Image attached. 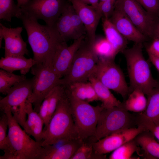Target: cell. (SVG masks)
<instances>
[{"label": "cell", "mask_w": 159, "mask_h": 159, "mask_svg": "<svg viewBox=\"0 0 159 159\" xmlns=\"http://www.w3.org/2000/svg\"><path fill=\"white\" fill-rule=\"evenodd\" d=\"M27 34L28 42L33 53L36 64H52L59 45L64 41L55 25H43L38 20L23 13L20 19Z\"/></svg>", "instance_id": "obj_1"}, {"label": "cell", "mask_w": 159, "mask_h": 159, "mask_svg": "<svg viewBox=\"0 0 159 159\" xmlns=\"http://www.w3.org/2000/svg\"><path fill=\"white\" fill-rule=\"evenodd\" d=\"M80 139L66 91L59 101L47 127L44 128L42 145H52L63 140Z\"/></svg>", "instance_id": "obj_2"}, {"label": "cell", "mask_w": 159, "mask_h": 159, "mask_svg": "<svg viewBox=\"0 0 159 159\" xmlns=\"http://www.w3.org/2000/svg\"><path fill=\"white\" fill-rule=\"evenodd\" d=\"M142 43H135L122 52L126 59L130 85L148 95L158 81L153 77L149 65L142 52Z\"/></svg>", "instance_id": "obj_3"}, {"label": "cell", "mask_w": 159, "mask_h": 159, "mask_svg": "<svg viewBox=\"0 0 159 159\" xmlns=\"http://www.w3.org/2000/svg\"><path fill=\"white\" fill-rule=\"evenodd\" d=\"M92 44L85 37L76 52L71 65L60 83L66 87L76 82H87L93 74L98 58Z\"/></svg>", "instance_id": "obj_4"}, {"label": "cell", "mask_w": 159, "mask_h": 159, "mask_svg": "<svg viewBox=\"0 0 159 159\" xmlns=\"http://www.w3.org/2000/svg\"><path fill=\"white\" fill-rule=\"evenodd\" d=\"M74 122L80 139L94 138L100 113L101 105L93 106L72 95L66 88Z\"/></svg>", "instance_id": "obj_5"}, {"label": "cell", "mask_w": 159, "mask_h": 159, "mask_svg": "<svg viewBox=\"0 0 159 159\" xmlns=\"http://www.w3.org/2000/svg\"><path fill=\"white\" fill-rule=\"evenodd\" d=\"M136 124V117L124 107L122 104L119 106L101 111L96 126L94 137L95 141L112 133L132 127Z\"/></svg>", "instance_id": "obj_6"}, {"label": "cell", "mask_w": 159, "mask_h": 159, "mask_svg": "<svg viewBox=\"0 0 159 159\" xmlns=\"http://www.w3.org/2000/svg\"><path fill=\"white\" fill-rule=\"evenodd\" d=\"M2 112L7 116V136L16 153L17 159H37L42 147V142L34 140L22 130L9 107L5 108Z\"/></svg>", "instance_id": "obj_7"}, {"label": "cell", "mask_w": 159, "mask_h": 159, "mask_svg": "<svg viewBox=\"0 0 159 159\" xmlns=\"http://www.w3.org/2000/svg\"><path fill=\"white\" fill-rule=\"evenodd\" d=\"M34 75L32 80V91L28 100L39 112L44 98L56 86L61 85V79L53 69L52 65L47 63L35 64L31 68Z\"/></svg>", "instance_id": "obj_8"}, {"label": "cell", "mask_w": 159, "mask_h": 159, "mask_svg": "<svg viewBox=\"0 0 159 159\" xmlns=\"http://www.w3.org/2000/svg\"><path fill=\"white\" fill-rule=\"evenodd\" d=\"M70 2L69 0H29L20 7L23 13L53 26Z\"/></svg>", "instance_id": "obj_9"}, {"label": "cell", "mask_w": 159, "mask_h": 159, "mask_svg": "<svg viewBox=\"0 0 159 159\" xmlns=\"http://www.w3.org/2000/svg\"><path fill=\"white\" fill-rule=\"evenodd\" d=\"M92 76L123 98L129 92L123 73L114 60L98 59Z\"/></svg>", "instance_id": "obj_10"}, {"label": "cell", "mask_w": 159, "mask_h": 159, "mask_svg": "<svg viewBox=\"0 0 159 159\" xmlns=\"http://www.w3.org/2000/svg\"><path fill=\"white\" fill-rule=\"evenodd\" d=\"M115 8L122 11L142 33L153 39L157 17L148 13L135 0H116Z\"/></svg>", "instance_id": "obj_11"}, {"label": "cell", "mask_w": 159, "mask_h": 159, "mask_svg": "<svg viewBox=\"0 0 159 159\" xmlns=\"http://www.w3.org/2000/svg\"><path fill=\"white\" fill-rule=\"evenodd\" d=\"M145 130L143 127L138 125L136 128L131 127L112 133L93 143L94 153L102 155L113 151Z\"/></svg>", "instance_id": "obj_12"}, {"label": "cell", "mask_w": 159, "mask_h": 159, "mask_svg": "<svg viewBox=\"0 0 159 159\" xmlns=\"http://www.w3.org/2000/svg\"><path fill=\"white\" fill-rule=\"evenodd\" d=\"M32 91V78L26 79L14 85L9 89L6 96L0 100L1 110L2 111L8 107L13 114L23 110Z\"/></svg>", "instance_id": "obj_13"}, {"label": "cell", "mask_w": 159, "mask_h": 159, "mask_svg": "<svg viewBox=\"0 0 159 159\" xmlns=\"http://www.w3.org/2000/svg\"><path fill=\"white\" fill-rule=\"evenodd\" d=\"M85 35L74 40L73 43L68 46L66 42L61 43L58 46L53 58L52 68L60 78L66 75L72 64L75 54Z\"/></svg>", "instance_id": "obj_14"}, {"label": "cell", "mask_w": 159, "mask_h": 159, "mask_svg": "<svg viewBox=\"0 0 159 159\" xmlns=\"http://www.w3.org/2000/svg\"><path fill=\"white\" fill-rule=\"evenodd\" d=\"M21 26L9 28L0 23V46L2 40L5 42L4 57L24 56L28 54L26 42L23 40L21 33Z\"/></svg>", "instance_id": "obj_15"}, {"label": "cell", "mask_w": 159, "mask_h": 159, "mask_svg": "<svg viewBox=\"0 0 159 159\" xmlns=\"http://www.w3.org/2000/svg\"><path fill=\"white\" fill-rule=\"evenodd\" d=\"M86 29L85 38L92 44L96 37V30L99 21L102 16L100 10L89 6L79 0H70Z\"/></svg>", "instance_id": "obj_16"}, {"label": "cell", "mask_w": 159, "mask_h": 159, "mask_svg": "<svg viewBox=\"0 0 159 159\" xmlns=\"http://www.w3.org/2000/svg\"><path fill=\"white\" fill-rule=\"evenodd\" d=\"M84 142L81 139L62 140L42 147L37 159H71Z\"/></svg>", "instance_id": "obj_17"}, {"label": "cell", "mask_w": 159, "mask_h": 159, "mask_svg": "<svg viewBox=\"0 0 159 159\" xmlns=\"http://www.w3.org/2000/svg\"><path fill=\"white\" fill-rule=\"evenodd\" d=\"M120 33L127 39L135 43H142L148 38L134 25L126 14L121 10L115 8L109 19Z\"/></svg>", "instance_id": "obj_18"}, {"label": "cell", "mask_w": 159, "mask_h": 159, "mask_svg": "<svg viewBox=\"0 0 159 159\" xmlns=\"http://www.w3.org/2000/svg\"><path fill=\"white\" fill-rule=\"evenodd\" d=\"M32 105L27 99L25 106L27 117L23 128L25 132L29 136L33 137L36 141L42 142L44 122L38 113L34 110Z\"/></svg>", "instance_id": "obj_19"}, {"label": "cell", "mask_w": 159, "mask_h": 159, "mask_svg": "<svg viewBox=\"0 0 159 159\" xmlns=\"http://www.w3.org/2000/svg\"><path fill=\"white\" fill-rule=\"evenodd\" d=\"M36 64L33 58L28 59L24 56L2 57L0 60L1 69L11 73L19 70L21 74L24 75Z\"/></svg>", "instance_id": "obj_20"}, {"label": "cell", "mask_w": 159, "mask_h": 159, "mask_svg": "<svg viewBox=\"0 0 159 159\" xmlns=\"http://www.w3.org/2000/svg\"><path fill=\"white\" fill-rule=\"evenodd\" d=\"M73 96L87 102L99 100L95 89L89 82L72 83L66 87Z\"/></svg>", "instance_id": "obj_21"}, {"label": "cell", "mask_w": 159, "mask_h": 159, "mask_svg": "<svg viewBox=\"0 0 159 159\" xmlns=\"http://www.w3.org/2000/svg\"><path fill=\"white\" fill-rule=\"evenodd\" d=\"M102 19L105 37L118 53L122 52L127 47V40L120 33L109 19L103 18Z\"/></svg>", "instance_id": "obj_22"}, {"label": "cell", "mask_w": 159, "mask_h": 159, "mask_svg": "<svg viewBox=\"0 0 159 159\" xmlns=\"http://www.w3.org/2000/svg\"><path fill=\"white\" fill-rule=\"evenodd\" d=\"M88 81L93 86L99 100L102 102L101 106L104 108H109L121 104V102L111 92L110 89L95 77L92 76Z\"/></svg>", "instance_id": "obj_23"}, {"label": "cell", "mask_w": 159, "mask_h": 159, "mask_svg": "<svg viewBox=\"0 0 159 159\" xmlns=\"http://www.w3.org/2000/svg\"><path fill=\"white\" fill-rule=\"evenodd\" d=\"M134 139L148 158H159V143L150 132L144 131L136 136Z\"/></svg>", "instance_id": "obj_24"}, {"label": "cell", "mask_w": 159, "mask_h": 159, "mask_svg": "<svg viewBox=\"0 0 159 159\" xmlns=\"http://www.w3.org/2000/svg\"><path fill=\"white\" fill-rule=\"evenodd\" d=\"M1 115L0 119V149L4 152L0 159H17L16 153L14 149L9 138L6 135L8 126L7 115L4 112Z\"/></svg>", "instance_id": "obj_25"}, {"label": "cell", "mask_w": 159, "mask_h": 159, "mask_svg": "<svg viewBox=\"0 0 159 159\" xmlns=\"http://www.w3.org/2000/svg\"><path fill=\"white\" fill-rule=\"evenodd\" d=\"M71 3L57 19L55 26L62 40L67 42L72 39V30L71 21Z\"/></svg>", "instance_id": "obj_26"}, {"label": "cell", "mask_w": 159, "mask_h": 159, "mask_svg": "<svg viewBox=\"0 0 159 159\" xmlns=\"http://www.w3.org/2000/svg\"><path fill=\"white\" fill-rule=\"evenodd\" d=\"M145 95L140 90H132L124 103L122 104L124 107L128 111L143 112L145 110L147 104V99Z\"/></svg>", "instance_id": "obj_27"}, {"label": "cell", "mask_w": 159, "mask_h": 159, "mask_svg": "<svg viewBox=\"0 0 159 159\" xmlns=\"http://www.w3.org/2000/svg\"><path fill=\"white\" fill-rule=\"evenodd\" d=\"M147 96V104L143 112L157 125H159V81Z\"/></svg>", "instance_id": "obj_28"}, {"label": "cell", "mask_w": 159, "mask_h": 159, "mask_svg": "<svg viewBox=\"0 0 159 159\" xmlns=\"http://www.w3.org/2000/svg\"><path fill=\"white\" fill-rule=\"evenodd\" d=\"M92 47L98 59L115 60L118 53L105 37H96Z\"/></svg>", "instance_id": "obj_29"}, {"label": "cell", "mask_w": 159, "mask_h": 159, "mask_svg": "<svg viewBox=\"0 0 159 159\" xmlns=\"http://www.w3.org/2000/svg\"><path fill=\"white\" fill-rule=\"evenodd\" d=\"M22 14L21 8L14 0H0V19L11 22L12 18L20 19Z\"/></svg>", "instance_id": "obj_30"}, {"label": "cell", "mask_w": 159, "mask_h": 159, "mask_svg": "<svg viewBox=\"0 0 159 159\" xmlns=\"http://www.w3.org/2000/svg\"><path fill=\"white\" fill-rule=\"evenodd\" d=\"M24 75H18L0 70V92L6 95L9 89L13 86L26 79Z\"/></svg>", "instance_id": "obj_31"}, {"label": "cell", "mask_w": 159, "mask_h": 159, "mask_svg": "<svg viewBox=\"0 0 159 159\" xmlns=\"http://www.w3.org/2000/svg\"><path fill=\"white\" fill-rule=\"evenodd\" d=\"M138 145L134 139L132 140L113 151L109 159H133L132 157L133 154L139 151Z\"/></svg>", "instance_id": "obj_32"}, {"label": "cell", "mask_w": 159, "mask_h": 159, "mask_svg": "<svg viewBox=\"0 0 159 159\" xmlns=\"http://www.w3.org/2000/svg\"><path fill=\"white\" fill-rule=\"evenodd\" d=\"M92 141L90 143L84 142L78 148L71 159H105L104 155L95 154L94 152Z\"/></svg>", "instance_id": "obj_33"}, {"label": "cell", "mask_w": 159, "mask_h": 159, "mask_svg": "<svg viewBox=\"0 0 159 159\" xmlns=\"http://www.w3.org/2000/svg\"><path fill=\"white\" fill-rule=\"evenodd\" d=\"M71 17L72 30V39H77L85 35L87 31L85 26L72 5L71 10Z\"/></svg>", "instance_id": "obj_34"}, {"label": "cell", "mask_w": 159, "mask_h": 159, "mask_svg": "<svg viewBox=\"0 0 159 159\" xmlns=\"http://www.w3.org/2000/svg\"><path fill=\"white\" fill-rule=\"evenodd\" d=\"M137 125L143 127L145 130L150 132L159 140V125H156L143 112L136 117Z\"/></svg>", "instance_id": "obj_35"}, {"label": "cell", "mask_w": 159, "mask_h": 159, "mask_svg": "<svg viewBox=\"0 0 159 159\" xmlns=\"http://www.w3.org/2000/svg\"><path fill=\"white\" fill-rule=\"evenodd\" d=\"M145 10L154 16H159V0H135Z\"/></svg>", "instance_id": "obj_36"}, {"label": "cell", "mask_w": 159, "mask_h": 159, "mask_svg": "<svg viewBox=\"0 0 159 159\" xmlns=\"http://www.w3.org/2000/svg\"><path fill=\"white\" fill-rule=\"evenodd\" d=\"M116 0H106L100 1L98 9L101 11L103 18L109 19L113 13Z\"/></svg>", "instance_id": "obj_37"}, {"label": "cell", "mask_w": 159, "mask_h": 159, "mask_svg": "<svg viewBox=\"0 0 159 159\" xmlns=\"http://www.w3.org/2000/svg\"><path fill=\"white\" fill-rule=\"evenodd\" d=\"M150 45L147 49V53L159 58V39H153Z\"/></svg>", "instance_id": "obj_38"}, {"label": "cell", "mask_w": 159, "mask_h": 159, "mask_svg": "<svg viewBox=\"0 0 159 159\" xmlns=\"http://www.w3.org/2000/svg\"><path fill=\"white\" fill-rule=\"evenodd\" d=\"M159 39V16L156 19L153 33V39Z\"/></svg>", "instance_id": "obj_39"}, {"label": "cell", "mask_w": 159, "mask_h": 159, "mask_svg": "<svg viewBox=\"0 0 159 159\" xmlns=\"http://www.w3.org/2000/svg\"><path fill=\"white\" fill-rule=\"evenodd\" d=\"M148 54L150 60L159 71V58L150 53Z\"/></svg>", "instance_id": "obj_40"}, {"label": "cell", "mask_w": 159, "mask_h": 159, "mask_svg": "<svg viewBox=\"0 0 159 159\" xmlns=\"http://www.w3.org/2000/svg\"><path fill=\"white\" fill-rule=\"evenodd\" d=\"M29 0H17V5L19 7H21V6L26 3Z\"/></svg>", "instance_id": "obj_41"}, {"label": "cell", "mask_w": 159, "mask_h": 159, "mask_svg": "<svg viewBox=\"0 0 159 159\" xmlns=\"http://www.w3.org/2000/svg\"><path fill=\"white\" fill-rule=\"evenodd\" d=\"M82 3L86 4H89V0H79Z\"/></svg>", "instance_id": "obj_42"}, {"label": "cell", "mask_w": 159, "mask_h": 159, "mask_svg": "<svg viewBox=\"0 0 159 159\" xmlns=\"http://www.w3.org/2000/svg\"><path fill=\"white\" fill-rule=\"evenodd\" d=\"M100 1H106V0H99Z\"/></svg>", "instance_id": "obj_43"}, {"label": "cell", "mask_w": 159, "mask_h": 159, "mask_svg": "<svg viewBox=\"0 0 159 159\" xmlns=\"http://www.w3.org/2000/svg\"><path fill=\"white\" fill-rule=\"evenodd\" d=\"M69 0V1H70V0Z\"/></svg>", "instance_id": "obj_44"}]
</instances>
